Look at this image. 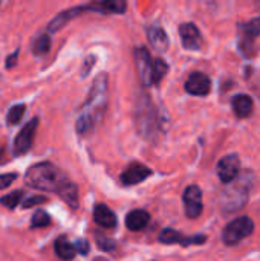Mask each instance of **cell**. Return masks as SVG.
Instances as JSON below:
<instances>
[{
  "instance_id": "6",
  "label": "cell",
  "mask_w": 260,
  "mask_h": 261,
  "mask_svg": "<svg viewBox=\"0 0 260 261\" xmlns=\"http://www.w3.org/2000/svg\"><path fill=\"white\" fill-rule=\"evenodd\" d=\"M135 64L138 70V76L143 83V86H152L153 84V61L150 57V52L146 47H138L135 50Z\"/></svg>"
},
{
  "instance_id": "9",
  "label": "cell",
  "mask_w": 260,
  "mask_h": 261,
  "mask_svg": "<svg viewBox=\"0 0 260 261\" xmlns=\"http://www.w3.org/2000/svg\"><path fill=\"white\" fill-rule=\"evenodd\" d=\"M241 32H242V38L239 41V47L241 50L250 57L253 54V43H254V38L260 34V17L257 18H253L250 20L248 23H242L239 26Z\"/></svg>"
},
{
  "instance_id": "31",
  "label": "cell",
  "mask_w": 260,
  "mask_h": 261,
  "mask_svg": "<svg viewBox=\"0 0 260 261\" xmlns=\"http://www.w3.org/2000/svg\"><path fill=\"white\" fill-rule=\"evenodd\" d=\"M3 161V151H0V162Z\"/></svg>"
},
{
  "instance_id": "7",
  "label": "cell",
  "mask_w": 260,
  "mask_h": 261,
  "mask_svg": "<svg viewBox=\"0 0 260 261\" xmlns=\"http://www.w3.org/2000/svg\"><path fill=\"white\" fill-rule=\"evenodd\" d=\"M38 127V119L32 118L17 135V138L14 139L12 144V151L15 156H21L26 151H29L32 142H34V136H35V130Z\"/></svg>"
},
{
  "instance_id": "13",
  "label": "cell",
  "mask_w": 260,
  "mask_h": 261,
  "mask_svg": "<svg viewBox=\"0 0 260 261\" xmlns=\"http://www.w3.org/2000/svg\"><path fill=\"white\" fill-rule=\"evenodd\" d=\"M179 35L182 46L188 50H199L202 46V37L199 29L193 23H182L179 26Z\"/></svg>"
},
{
  "instance_id": "22",
  "label": "cell",
  "mask_w": 260,
  "mask_h": 261,
  "mask_svg": "<svg viewBox=\"0 0 260 261\" xmlns=\"http://www.w3.org/2000/svg\"><path fill=\"white\" fill-rule=\"evenodd\" d=\"M51 37L48 34H40L32 41V52L35 55H44L51 49Z\"/></svg>"
},
{
  "instance_id": "25",
  "label": "cell",
  "mask_w": 260,
  "mask_h": 261,
  "mask_svg": "<svg viewBox=\"0 0 260 261\" xmlns=\"http://www.w3.org/2000/svg\"><path fill=\"white\" fill-rule=\"evenodd\" d=\"M167 70H169L167 63H166L164 60L158 58V60L153 63V83H155V84L161 83V81H162V78L166 76Z\"/></svg>"
},
{
  "instance_id": "18",
  "label": "cell",
  "mask_w": 260,
  "mask_h": 261,
  "mask_svg": "<svg viewBox=\"0 0 260 261\" xmlns=\"http://www.w3.org/2000/svg\"><path fill=\"white\" fill-rule=\"evenodd\" d=\"M149 222H150V214L144 210L130 211L126 217V225L130 231H141L149 225Z\"/></svg>"
},
{
  "instance_id": "23",
  "label": "cell",
  "mask_w": 260,
  "mask_h": 261,
  "mask_svg": "<svg viewBox=\"0 0 260 261\" xmlns=\"http://www.w3.org/2000/svg\"><path fill=\"white\" fill-rule=\"evenodd\" d=\"M25 110H26V106L25 104H17V106H12L8 112V116H6V121L9 125H15L21 121L23 115H25Z\"/></svg>"
},
{
  "instance_id": "1",
  "label": "cell",
  "mask_w": 260,
  "mask_h": 261,
  "mask_svg": "<svg viewBox=\"0 0 260 261\" xmlns=\"http://www.w3.org/2000/svg\"><path fill=\"white\" fill-rule=\"evenodd\" d=\"M109 101V76L100 73L90 87L86 102L80 109V113L75 121V128L81 136L90 135L95 127L103 121Z\"/></svg>"
},
{
  "instance_id": "21",
  "label": "cell",
  "mask_w": 260,
  "mask_h": 261,
  "mask_svg": "<svg viewBox=\"0 0 260 261\" xmlns=\"http://www.w3.org/2000/svg\"><path fill=\"white\" fill-rule=\"evenodd\" d=\"M55 254L58 258L64 261L74 260L75 257V248H74V243H70L67 239H58L55 242Z\"/></svg>"
},
{
  "instance_id": "8",
  "label": "cell",
  "mask_w": 260,
  "mask_h": 261,
  "mask_svg": "<svg viewBox=\"0 0 260 261\" xmlns=\"http://www.w3.org/2000/svg\"><path fill=\"white\" fill-rule=\"evenodd\" d=\"M184 208L188 219H198L202 214V191L198 185H190L184 191Z\"/></svg>"
},
{
  "instance_id": "17",
  "label": "cell",
  "mask_w": 260,
  "mask_h": 261,
  "mask_svg": "<svg viewBox=\"0 0 260 261\" xmlns=\"http://www.w3.org/2000/svg\"><path fill=\"white\" fill-rule=\"evenodd\" d=\"M93 220L97 225H100L104 229H113L116 226V216L106 205H97L95 206Z\"/></svg>"
},
{
  "instance_id": "20",
  "label": "cell",
  "mask_w": 260,
  "mask_h": 261,
  "mask_svg": "<svg viewBox=\"0 0 260 261\" xmlns=\"http://www.w3.org/2000/svg\"><path fill=\"white\" fill-rule=\"evenodd\" d=\"M126 6L127 5L124 2H121V0H104V2L92 3L89 6V9L101 11L104 14H124Z\"/></svg>"
},
{
  "instance_id": "24",
  "label": "cell",
  "mask_w": 260,
  "mask_h": 261,
  "mask_svg": "<svg viewBox=\"0 0 260 261\" xmlns=\"http://www.w3.org/2000/svg\"><path fill=\"white\" fill-rule=\"evenodd\" d=\"M49 225H51V217L48 216V213L43 210H37L35 214L32 216L31 228H46Z\"/></svg>"
},
{
  "instance_id": "30",
  "label": "cell",
  "mask_w": 260,
  "mask_h": 261,
  "mask_svg": "<svg viewBox=\"0 0 260 261\" xmlns=\"http://www.w3.org/2000/svg\"><path fill=\"white\" fill-rule=\"evenodd\" d=\"M46 202H48V199H46V197H43V196H34V197H31V199L25 200L23 206H25V208H32V206H35V205L46 203Z\"/></svg>"
},
{
  "instance_id": "11",
  "label": "cell",
  "mask_w": 260,
  "mask_h": 261,
  "mask_svg": "<svg viewBox=\"0 0 260 261\" xmlns=\"http://www.w3.org/2000/svg\"><path fill=\"white\" fill-rule=\"evenodd\" d=\"M159 242L164 243V245H173V243H179L182 246H190V245H204L207 242V237L205 236H193V237H187V236H182L181 232L175 231V229H170V228H166L161 231L159 234Z\"/></svg>"
},
{
  "instance_id": "28",
  "label": "cell",
  "mask_w": 260,
  "mask_h": 261,
  "mask_svg": "<svg viewBox=\"0 0 260 261\" xmlns=\"http://www.w3.org/2000/svg\"><path fill=\"white\" fill-rule=\"evenodd\" d=\"M74 248H75V252H78V254H81V255H87L89 251H90L89 242H86V240H83V239L77 240V242L74 243Z\"/></svg>"
},
{
  "instance_id": "29",
  "label": "cell",
  "mask_w": 260,
  "mask_h": 261,
  "mask_svg": "<svg viewBox=\"0 0 260 261\" xmlns=\"http://www.w3.org/2000/svg\"><path fill=\"white\" fill-rule=\"evenodd\" d=\"M17 179V174L14 173H8V174H0V190L8 188L14 180Z\"/></svg>"
},
{
  "instance_id": "27",
  "label": "cell",
  "mask_w": 260,
  "mask_h": 261,
  "mask_svg": "<svg viewBox=\"0 0 260 261\" xmlns=\"http://www.w3.org/2000/svg\"><path fill=\"white\" fill-rule=\"evenodd\" d=\"M97 243H98V248L103 249V251H112L115 249V242L112 239H107L104 236H97Z\"/></svg>"
},
{
  "instance_id": "12",
  "label": "cell",
  "mask_w": 260,
  "mask_h": 261,
  "mask_svg": "<svg viewBox=\"0 0 260 261\" xmlns=\"http://www.w3.org/2000/svg\"><path fill=\"white\" fill-rule=\"evenodd\" d=\"M210 89H211V81L202 72L192 73L185 81V90L195 96H207L210 93Z\"/></svg>"
},
{
  "instance_id": "5",
  "label": "cell",
  "mask_w": 260,
  "mask_h": 261,
  "mask_svg": "<svg viewBox=\"0 0 260 261\" xmlns=\"http://www.w3.org/2000/svg\"><path fill=\"white\" fill-rule=\"evenodd\" d=\"M254 232V222L250 217H239L228 223L222 232V240L227 246H236Z\"/></svg>"
},
{
  "instance_id": "10",
  "label": "cell",
  "mask_w": 260,
  "mask_h": 261,
  "mask_svg": "<svg viewBox=\"0 0 260 261\" xmlns=\"http://www.w3.org/2000/svg\"><path fill=\"white\" fill-rule=\"evenodd\" d=\"M241 171V159L238 154H228L218 164V176L224 184H231Z\"/></svg>"
},
{
  "instance_id": "16",
  "label": "cell",
  "mask_w": 260,
  "mask_h": 261,
  "mask_svg": "<svg viewBox=\"0 0 260 261\" xmlns=\"http://www.w3.org/2000/svg\"><path fill=\"white\" fill-rule=\"evenodd\" d=\"M87 9H89V6H77V8H70V9H66V11L60 12V14L49 23L48 31H49V32H55V31L61 29L63 26H66V23H67L69 20H72L74 17L80 15L83 11H87Z\"/></svg>"
},
{
  "instance_id": "19",
  "label": "cell",
  "mask_w": 260,
  "mask_h": 261,
  "mask_svg": "<svg viewBox=\"0 0 260 261\" xmlns=\"http://www.w3.org/2000/svg\"><path fill=\"white\" fill-rule=\"evenodd\" d=\"M231 106L238 118H248L253 112L254 102H253V98L248 95H236L233 98Z\"/></svg>"
},
{
  "instance_id": "2",
  "label": "cell",
  "mask_w": 260,
  "mask_h": 261,
  "mask_svg": "<svg viewBox=\"0 0 260 261\" xmlns=\"http://www.w3.org/2000/svg\"><path fill=\"white\" fill-rule=\"evenodd\" d=\"M25 182L28 187L34 190H40L46 193H57L58 196L70 184L69 177L51 162H41V164L31 167L26 171Z\"/></svg>"
},
{
  "instance_id": "15",
  "label": "cell",
  "mask_w": 260,
  "mask_h": 261,
  "mask_svg": "<svg viewBox=\"0 0 260 261\" xmlns=\"http://www.w3.org/2000/svg\"><path fill=\"white\" fill-rule=\"evenodd\" d=\"M147 37H149L150 46L155 50H158V52H166L167 50V47H169V37H167V34H166L162 26L152 24L147 29Z\"/></svg>"
},
{
  "instance_id": "4",
  "label": "cell",
  "mask_w": 260,
  "mask_h": 261,
  "mask_svg": "<svg viewBox=\"0 0 260 261\" xmlns=\"http://www.w3.org/2000/svg\"><path fill=\"white\" fill-rule=\"evenodd\" d=\"M251 177H253L251 173H244L238 176L231 184H228L227 188L222 191L221 205L225 213H236L245 206L253 184Z\"/></svg>"
},
{
  "instance_id": "14",
  "label": "cell",
  "mask_w": 260,
  "mask_h": 261,
  "mask_svg": "<svg viewBox=\"0 0 260 261\" xmlns=\"http://www.w3.org/2000/svg\"><path fill=\"white\" fill-rule=\"evenodd\" d=\"M150 174H152V170L150 168H147L143 164L135 162V164H130L124 170V173L121 174V182L124 185H127V187L136 185V184H141L143 180H146Z\"/></svg>"
},
{
  "instance_id": "26",
  "label": "cell",
  "mask_w": 260,
  "mask_h": 261,
  "mask_svg": "<svg viewBox=\"0 0 260 261\" xmlns=\"http://www.w3.org/2000/svg\"><path fill=\"white\" fill-rule=\"evenodd\" d=\"M21 197H23V191H14V193L8 194V196H5V197H2V199H0V203L5 205V206L9 208V210H14V208L21 202Z\"/></svg>"
},
{
  "instance_id": "3",
  "label": "cell",
  "mask_w": 260,
  "mask_h": 261,
  "mask_svg": "<svg viewBox=\"0 0 260 261\" xmlns=\"http://www.w3.org/2000/svg\"><path fill=\"white\" fill-rule=\"evenodd\" d=\"M135 125L146 141H153L159 135V118L149 95L141 93L135 104Z\"/></svg>"
}]
</instances>
